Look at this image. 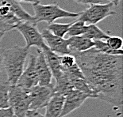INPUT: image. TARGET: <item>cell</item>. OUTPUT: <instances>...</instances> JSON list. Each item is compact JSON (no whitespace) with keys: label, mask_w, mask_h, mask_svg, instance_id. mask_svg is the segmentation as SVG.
<instances>
[{"label":"cell","mask_w":123,"mask_h":117,"mask_svg":"<svg viewBox=\"0 0 123 117\" xmlns=\"http://www.w3.org/2000/svg\"><path fill=\"white\" fill-rule=\"evenodd\" d=\"M30 96V110L37 111L38 109L45 108L47 104L54 93V85H36L29 89Z\"/></svg>","instance_id":"7"},{"label":"cell","mask_w":123,"mask_h":117,"mask_svg":"<svg viewBox=\"0 0 123 117\" xmlns=\"http://www.w3.org/2000/svg\"><path fill=\"white\" fill-rule=\"evenodd\" d=\"M29 55V48L25 46H13L2 48L3 68L7 82L15 85L24 71L25 63Z\"/></svg>","instance_id":"2"},{"label":"cell","mask_w":123,"mask_h":117,"mask_svg":"<svg viewBox=\"0 0 123 117\" xmlns=\"http://www.w3.org/2000/svg\"><path fill=\"white\" fill-rule=\"evenodd\" d=\"M106 45L113 50H122L123 40L121 37L116 36H109L106 40Z\"/></svg>","instance_id":"22"},{"label":"cell","mask_w":123,"mask_h":117,"mask_svg":"<svg viewBox=\"0 0 123 117\" xmlns=\"http://www.w3.org/2000/svg\"><path fill=\"white\" fill-rule=\"evenodd\" d=\"M107 1H109L111 3L113 4V6H117L119 4L120 0H107Z\"/></svg>","instance_id":"30"},{"label":"cell","mask_w":123,"mask_h":117,"mask_svg":"<svg viewBox=\"0 0 123 117\" xmlns=\"http://www.w3.org/2000/svg\"><path fill=\"white\" fill-rule=\"evenodd\" d=\"M11 85L6 78L0 79V108L9 107V91Z\"/></svg>","instance_id":"19"},{"label":"cell","mask_w":123,"mask_h":117,"mask_svg":"<svg viewBox=\"0 0 123 117\" xmlns=\"http://www.w3.org/2000/svg\"><path fill=\"white\" fill-rule=\"evenodd\" d=\"M15 28L24 37L26 43L27 48L30 49L31 47H36L38 49H43L48 48L44 42L41 33L38 30L37 24L30 22H19L15 26Z\"/></svg>","instance_id":"6"},{"label":"cell","mask_w":123,"mask_h":117,"mask_svg":"<svg viewBox=\"0 0 123 117\" xmlns=\"http://www.w3.org/2000/svg\"><path fill=\"white\" fill-rule=\"evenodd\" d=\"M87 27V25L85 24L83 22L76 20L75 22H72V24L71 25L67 35H68L69 36H83L86 32Z\"/></svg>","instance_id":"20"},{"label":"cell","mask_w":123,"mask_h":117,"mask_svg":"<svg viewBox=\"0 0 123 117\" xmlns=\"http://www.w3.org/2000/svg\"><path fill=\"white\" fill-rule=\"evenodd\" d=\"M18 2H25V3H30V4H36V3H38L39 2V0H15Z\"/></svg>","instance_id":"29"},{"label":"cell","mask_w":123,"mask_h":117,"mask_svg":"<svg viewBox=\"0 0 123 117\" xmlns=\"http://www.w3.org/2000/svg\"><path fill=\"white\" fill-rule=\"evenodd\" d=\"M25 117H44L42 114L38 112L37 111L34 110H29L26 114H25Z\"/></svg>","instance_id":"26"},{"label":"cell","mask_w":123,"mask_h":117,"mask_svg":"<svg viewBox=\"0 0 123 117\" xmlns=\"http://www.w3.org/2000/svg\"><path fill=\"white\" fill-rule=\"evenodd\" d=\"M1 4L6 5L9 7L10 10L16 16L21 22H35V19L33 16L30 15L28 12L22 8L20 2H18L15 0H0Z\"/></svg>","instance_id":"15"},{"label":"cell","mask_w":123,"mask_h":117,"mask_svg":"<svg viewBox=\"0 0 123 117\" xmlns=\"http://www.w3.org/2000/svg\"><path fill=\"white\" fill-rule=\"evenodd\" d=\"M3 72H4V68H3V58H2V48H0V79H3V78H2V73Z\"/></svg>","instance_id":"27"},{"label":"cell","mask_w":123,"mask_h":117,"mask_svg":"<svg viewBox=\"0 0 123 117\" xmlns=\"http://www.w3.org/2000/svg\"><path fill=\"white\" fill-rule=\"evenodd\" d=\"M113 6L111 2L90 5L87 9L80 13L77 20L83 22L87 25H96L107 17L116 14Z\"/></svg>","instance_id":"5"},{"label":"cell","mask_w":123,"mask_h":117,"mask_svg":"<svg viewBox=\"0 0 123 117\" xmlns=\"http://www.w3.org/2000/svg\"><path fill=\"white\" fill-rule=\"evenodd\" d=\"M95 47L97 50L99 51L100 52L105 53L107 55H112V56H122L123 51L122 50H113L106 45V41L104 40H95Z\"/></svg>","instance_id":"21"},{"label":"cell","mask_w":123,"mask_h":117,"mask_svg":"<svg viewBox=\"0 0 123 117\" xmlns=\"http://www.w3.org/2000/svg\"><path fill=\"white\" fill-rule=\"evenodd\" d=\"M83 36L90 40H92L93 41L106 40L109 36V35H107L96 25H87L86 32Z\"/></svg>","instance_id":"17"},{"label":"cell","mask_w":123,"mask_h":117,"mask_svg":"<svg viewBox=\"0 0 123 117\" xmlns=\"http://www.w3.org/2000/svg\"><path fill=\"white\" fill-rule=\"evenodd\" d=\"M91 97L87 93L73 89L64 95V106H63L61 117H64L72 111L79 108L83 103Z\"/></svg>","instance_id":"8"},{"label":"cell","mask_w":123,"mask_h":117,"mask_svg":"<svg viewBox=\"0 0 123 117\" xmlns=\"http://www.w3.org/2000/svg\"><path fill=\"white\" fill-rule=\"evenodd\" d=\"M4 33H3V32H0V41H1V39L2 38V36H4Z\"/></svg>","instance_id":"31"},{"label":"cell","mask_w":123,"mask_h":117,"mask_svg":"<svg viewBox=\"0 0 123 117\" xmlns=\"http://www.w3.org/2000/svg\"><path fill=\"white\" fill-rule=\"evenodd\" d=\"M0 5H1V1H0Z\"/></svg>","instance_id":"32"},{"label":"cell","mask_w":123,"mask_h":117,"mask_svg":"<svg viewBox=\"0 0 123 117\" xmlns=\"http://www.w3.org/2000/svg\"><path fill=\"white\" fill-rule=\"evenodd\" d=\"M0 20L2 21L5 24L14 29L17 24L21 21L10 11L9 7L6 5H0Z\"/></svg>","instance_id":"16"},{"label":"cell","mask_w":123,"mask_h":117,"mask_svg":"<svg viewBox=\"0 0 123 117\" xmlns=\"http://www.w3.org/2000/svg\"><path fill=\"white\" fill-rule=\"evenodd\" d=\"M67 41L71 53L82 52L95 47V43L92 40H90L83 36H69L67 39Z\"/></svg>","instance_id":"13"},{"label":"cell","mask_w":123,"mask_h":117,"mask_svg":"<svg viewBox=\"0 0 123 117\" xmlns=\"http://www.w3.org/2000/svg\"><path fill=\"white\" fill-rule=\"evenodd\" d=\"M17 85L30 89L38 85V77L36 69V55H30L28 65L18 79Z\"/></svg>","instance_id":"9"},{"label":"cell","mask_w":123,"mask_h":117,"mask_svg":"<svg viewBox=\"0 0 123 117\" xmlns=\"http://www.w3.org/2000/svg\"><path fill=\"white\" fill-rule=\"evenodd\" d=\"M79 4L83 5H92L96 3H103V0H74Z\"/></svg>","instance_id":"25"},{"label":"cell","mask_w":123,"mask_h":117,"mask_svg":"<svg viewBox=\"0 0 123 117\" xmlns=\"http://www.w3.org/2000/svg\"><path fill=\"white\" fill-rule=\"evenodd\" d=\"M72 22L71 23H56L53 22L48 25L46 27V29L49 30L53 35L59 36V37L64 38L67 35L68 31L69 29V27Z\"/></svg>","instance_id":"18"},{"label":"cell","mask_w":123,"mask_h":117,"mask_svg":"<svg viewBox=\"0 0 123 117\" xmlns=\"http://www.w3.org/2000/svg\"><path fill=\"white\" fill-rule=\"evenodd\" d=\"M36 55V69L38 77L39 85H49L52 84L53 75L51 70L47 63L46 59L42 50L37 48Z\"/></svg>","instance_id":"11"},{"label":"cell","mask_w":123,"mask_h":117,"mask_svg":"<svg viewBox=\"0 0 123 117\" xmlns=\"http://www.w3.org/2000/svg\"><path fill=\"white\" fill-rule=\"evenodd\" d=\"M60 61H61V64L64 69H69L76 63L75 58L72 54L60 56Z\"/></svg>","instance_id":"23"},{"label":"cell","mask_w":123,"mask_h":117,"mask_svg":"<svg viewBox=\"0 0 123 117\" xmlns=\"http://www.w3.org/2000/svg\"><path fill=\"white\" fill-rule=\"evenodd\" d=\"M42 51L46 59L47 63L51 70L53 78H54L55 81H57L64 74V68L62 67L61 61H60V56L50 51L49 48H44Z\"/></svg>","instance_id":"12"},{"label":"cell","mask_w":123,"mask_h":117,"mask_svg":"<svg viewBox=\"0 0 123 117\" xmlns=\"http://www.w3.org/2000/svg\"><path fill=\"white\" fill-rule=\"evenodd\" d=\"M30 96L29 89L19 86L11 85L9 91V107L12 108L17 117H25L30 110Z\"/></svg>","instance_id":"4"},{"label":"cell","mask_w":123,"mask_h":117,"mask_svg":"<svg viewBox=\"0 0 123 117\" xmlns=\"http://www.w3.org/2000/svg\"><path fill=\"white\" fill-rule=\"evenodd\" d=\"M10 30H12V28H10L9 25L5 24L2 21L0 20V32L6 33V32H8V31H10Z\"/></svg>","instance_id":"28"},{"label":"cell","mask_w":123,"mask_h":117,"mask_svg":"<svg viewBox=\"0 0 123 117\" xmlns=\"http://www.w3.org/2000/svg\"><path fill=\"white\" fill-rule=\"evenodd\" d=\"M93 92L94 97L121 108L123 102V58L92 48L72 53Z\"/></svg>","instance_id":"1"},{"label":"cell","mask_w":123,"mask_h":117,"mask_svg":"<svg viewBox=\"0 0 123 117\" xmlns=\"http://www.w3.org/2000/svg\"><path fill=\"white\" fill-rule=\"evenodd\" d=\"M64 96L59 93L54 92L50 100L45 106L46 111L44 117H61L63 106H64Z\"/></svg>","instance_id":"14"},{"label":"cell","mask_w":123,"mask_h":117,"mask_svg":"<svg viewBox=\"0 0 123 117\" xmlns=\"http://www.w3.org/2000/svg\"><path fill=\"white\" fill-rule=\"evenodd\" d=\"M41 35H42L44 42L49 49L55 54L58 55V56L72 54L68 48L67 39L55 36L46 28L42 30Z\"/></svg>","instance_id":"10"},{"label":"cell","mask_w":123,"mask_h":117,"mask_svg":"<svg viewBox=\"0 0 123 117\" xmlns=\"http://www.w3.org/2000/svg\"><path fill=\"white\" fill-rule=\"evenodd\" d=\"M0 117H17L11 108H0Z\"/></svg>","instance_id":"24"},{"label":"cell","mask_w":123,"mask_h":117,"mask_svg":"<svg viewBox=\"0 0 123 117\" xmlns=\"http://www.w3.org/2000/svg\"><path fill=\"white\" fill-rule=\"evenodd\" d=\"M33 8L34 11L33 17L36 24L42 22L50 24L60 18L78 17L80 14V13L70 12L68 10L62 9L56 3L43 5L38 2L33 5Z\"/></svg>","instance_id":"3"}]
</instances>
